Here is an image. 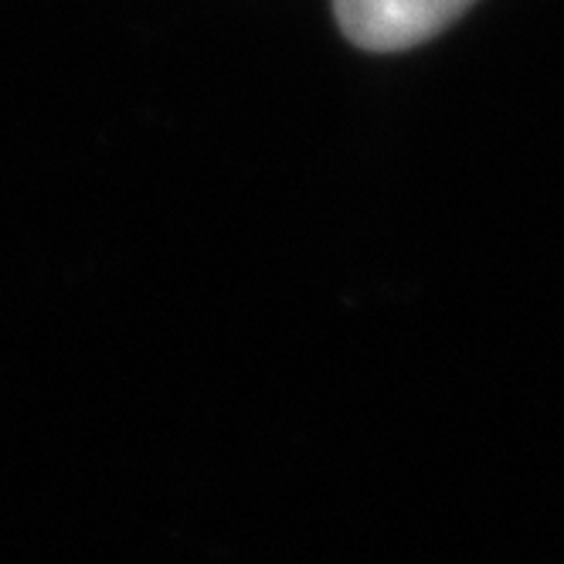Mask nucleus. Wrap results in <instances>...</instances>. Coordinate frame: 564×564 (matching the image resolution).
Instances as JSON below:
<instances>
[{
    "mask_svg": "<svg viewBox=\"0 0 564 564\" xmlns=\"http://www.w3.org/2000/svg\"><path fill=\"white\" fill-rule=\"evenodd\" d=\"M476 0H334L337 21L357 48L405 52L466 14Z\"/></svg>",
    "mask_w": 564,
    "mask_h": 564,
    "instance_id": "1",
    "label": "nucleus"
}]
</instances>
